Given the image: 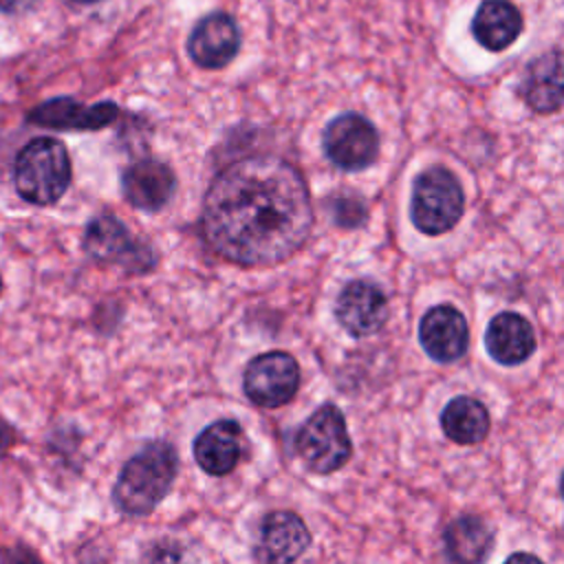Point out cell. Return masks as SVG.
Segmentation results:
<instances>
[{
	"mask_svg": "<svg viewBox=\"0 0 564 564\" xmlns=\"http://www.w3.org/2000/svg\"><path fill=\"white\" fill-rule=\"evenodd\" d=\"M176 189L174 172L154 159H141L128 165L121 174V194L123 198L141 209L156 212L165 207Z\"/></svg>",
	"mask_w": 564,
	"mask_h": 564,
	"instance_id": "14",
	"label": "cell"
},
{
	"mask_svg": "<svg viewBox=\"0 0 564 564\" xmlns=\"http://www.w3.org/2000/svg\"><path fill=\"white\" fill-rule=\"evenodd\" d=\"M0 564H42V562L26 546H7L0 553Z\"/></svg>",
	"mask_w": 564,
	"mask_h": 564,
	"instance_id": "21",
	"label": "cell"
},
{
	"mask_svg": "<svg viewBox=\"0 0 564 564\" xmlns=\"http://www.w3.org/2000/svg\"><path fill=\"white\" fill-rule=\"evenodd\" d=\"M520 95L535 112H553L562 106V64L557 51L540 55L527 66L520 79Z\"/></svg>",
	"mask_w": 564,
	"mask_h": 564,
	"instance_id": "18",
	"label": "cell"
},
{
	"mask_svg": "<svg viewBox=\"0 0 564 564\" xmlns=\"http://www.w3.org/2000/svg\"><path fill=\"white\" fill-rule=\"evenodd\" d=\"M75 2H79V4H93V2H99V0H75Z\"/></svg>",
	"mask_w": 564,
	"mask_h": 564,
	"instance_id": "25",
	"label": "cell"
},
{
	"mask_svg": "<svg viewBox=\"0 0 564 564\" xmlns=\"http://www.w3.org/2000/svg\"><path fill=\"white\" fill-rule=\"evenodd\" d=\"M37 4V0H0V13H24L29 9H33Z\"/></svg>",
	"mask_w": 564,
	"mask_h": 564,
	"instance_id": "22",
	"label": "cell"
},
{
	"mask_svg": "<svg viewBox=\"0 0 564 564\" xmlns=\"http://www.w3.org/2000/svg\"><path fill=\"white\" fill-rule=\"evenodd\" d=\"M119 108L110 101L84 106L70 97L48 99L26 112V121L51 130H99L110 126Z\"/></svg>",
	"mask_w": 564,
	"mask_h": 564,
	"instance_id": "13",
	"label": "cell"
},
{
	"mask_svg": "<svg viewBox=\"0 0 564 564\" xmlns=\"http://www.w3.org/2000/svg\"><path fill=\"white\" fill-rule=\"evenodd\" d=\"M441 427L445 436L458 445L480 443L489 432V412L482 401L460 394L447 401L441 412Z\"/></svg>",
	"mask_w": 564,
	"mask_h": 564,
	"instance_id": "20",
	"label": "cell"
},
{
	"mask_svg": "<svg viewBox=\"0 0 564 564\" xmlns=\"http://www.w3.org/2000/svg\"><path fill=\"white\" fill-rule=\"evenodd\" d=\"M522 33V15L509 0H485L471 18V35L487 51L509 48Z\"/></svg>",
	"mask_w": 564,
	"mask_h": 564,
	"instance_id": "17",
	"label": "cell"
},
{
	"mask_svg": "<svg viewBox=\"0 0 564 564\" xmlns=\"http://www.w3.org/2000/svg\"><path fill=\"white\" fill-rule=\"evenodd\" d=\"M73 178L66 145L55 137H35L20 148L13 161V185L31 205L57 203Z\"/></svg>",
	"mask_w": 564,
	"mask_h": 564,
	"instance_id": "3",
	"label": "cell"
},
{
	"mask_svg": "<svg viewBox=\"0 0 564 564\" xmlns=\"http://www.w3.org/2000/svg\"><path fill=\"white\" fill-rule=\"evenodd\" d=\"M178 469V454L167 441H150L121 467L112 500L128 516H148L170 494Z\"/></svg>",
	"mask_w": 564,
	"mask_h": 564,
	"instance_id": "2",
	"label": "cell"
},
{
	"mask_svg": "<svg viewBox=\"0 0 564 564\" xmlns=\"http://www.w3.org/2000/svg\"><path fill=\"white\" fill-rule=\"evenodd\" d=\"M505 564H544V562H542L538 555H533V553L520 551V553L509 555V557L505 560Z\"/></svg>",
	"mask_w": 564,
	"mask_h": 564,
	"instance_id": "24",
	"label": "cell"
},
{
	"mask_svg": "<svg viewBox=\"0 0 564 564\" xmlns=\"http://www.w3.org/2000/svg\"><path fill=\"white\" fill-rule=\"evenodd\" d=\"M300 388V366L293 355L271 350L253 357L242 372L247 399L260 408H280L289 403Z\"/></svg>",
	"mask_w": 564,
	"mask_h": 564,
	"instance_id": "8",
	"label": "cell"
},
{
	"mask_svg": "<svg viewBox=\"0 0 564 564\" xmlns=\"http://www.w3.org/2000/svg\"><path fill=\"white\" fill-rule=\"evenodd\" d=\"M240 48V31L231 15L209 13L196 22L187 40V53L200 68L227 66Z\"/></svg>",
	"mask_w": 564,
	"mask_h": 564,
	"instance_id": "12",
	"label": "cell"
},
{
	"mask_svg": "<svg viewBox=\"0 0 564 564\" xmlns=\"http://www.w3.org/2000/svg\"><path fill=\"white\" fill-rule=\"evenodd\" d=\"M443 546L452 564H482L494 546V531L482 518L467 513L447 524Z\"/></svg>",
	"mask_w": 564,
	"mask_h": 564,
	"instance_id": "19",
	"label": "cell"
},
{
	"mask_svg": "<svg viewBox=\"0 0 564 564\" xmlns=\"http://www.w3.org/2000/svg\"><path fill=\"white\" fill-rule=\"evenodd\" d=\"M0 293H2V275H0Z\"/></svg>",
	"mask_w": 564,
	"mask_h": 564,
	"instance_id": "26",
	"label": "cell"
},
{
	"mask_svg": "<svg viewBox=\"0 0 564 564\" xmlns=\"http://www.w3.org/2000/svg\"><path fill=\"white\" fill-rule=\"evenodd\" d=\"M13 443H15V432H13V427H11L4 419H0V456H2Z\"/></svg>",
	"mask_w": 564,
	"mask_h": 564,
	"instance_id": "23",
	"label": "cell"
},
{
	"mask_svg": "<svg viewBox=\"0 0 564 564\" xmlns=\"http://www.w3.org/2000/svg\"><path fill=\"white\" fill-rule=\"evenodd\" d=\"M485 348L489 357L502 366H518L535 350V333L520 313H498L485 330Z\"/></svg>",
	"mask_w": 564,
	"mask_h": 564,
	"instance_id": "16",
	"label": "cell"
},
{
	"mask_svg": "<svg viewBox=\"0 0 564 564\" xmlns=\"http://www.w3.org/2000/svg\"><path fill=\"white\" fill-rule=\"evenodd\" d=\"M335 317L348 335L368 337L386 324L388 297L372 280H350L337 295Z\"/></svg>",
	"mask_w": 564,
	"mask_h": 564,
	"instance_id": "10",
	"label": "cell"
},
{
	"mask_svg": "<svg viewBox=\"0 0 564 564\" xmlns=\"http://www.w3.org/2000/svg\"><path fill=\"white\" fill-rule=\"evenodd\" d=\"M192 452L203 471L227 476L242 458V427L234 419H218L196 436Z\"/></svg>",
	"mask_w": 564,
	"mask_h": 564,
	"instance_id": "15",
	"label": "cell"
},
{
	"mask_svg": "<svg viewBox=\"0 0 564 564\" xmlns=\"http://www.w3.org/2000/svg\"><path fill=\"white\" fill-rule=\"evenodd\" d=\"M419 341L434 361L452 364L460 359L469 346L465 315L452 304L432 306L419 322Z\"/></svg>",
	"mask_w": 564,
	"mask_h": 564,
	"instance_id": "11",
	"label": "cell"
},
{
	"mask_svg": "<svg viewBox=\"0 0 564 564\" xmlns=\"http://www.w3.org/2000/svg\"><path fill=\"white\" fill-rule=\"evenodd\" d=\"M295 452L315 474H333L352 456V441L344 412L335 403L317 408L295 432Z\"/></svg>",
	"mask_w": 564,
	"mask_h": 564,
	"instance_id": "5",
	"label": "cell"
},
{
	"mask_svg": "<svg viewBox=\"0 0 564 564\" xmlns=\"http://www.w3.org/2000/svg\"><path fill=\"white\" fill-rule=\"evenodd\" d=\"M84 251L99 260L119 264L128 271H150L156 262L152 249L137 240L128 227L112 214L97 216L88 223L84 231Z\"/></svg>",
	"mask_w": 564,
	"mask_h": 564,
	"instance_id": "7",
	"label": "cell"
},
{
	"mask_svg": "<svg viewBox=\"0 0 564 564\" xmlns=\"http://www.w3.org/2000/svg\"><path fill=\"white\" fill-rule=\"evenodd\" d=\"M203 236L225 260L269 267L293 256L313 225L304 178L273 154L245 156L212 181L203 203Z\"/></svg>",
	"mask_w": 564,
	"mask_h": 564,
	"instance_id": "1",
	"label": "cell"
},
{
	"mask_svg": "<svg viewBox=\"0 0 564 564\" xmlns=\"http://www.w3.org/2000/svg\"><path fill=\"white\" fill-rule=\"evenodd\" d=\"M322 148L335 167L344 172H361L377 159L379 134L366 117L344 112L330 119L324 128Z\"/></svg>",
	"mask_w": 564,
	"mask_h": 564,
	"instance_id": "6",
	"label": "cell"
},
{
	"mask_svg": "<svg viewBox=\"0 0 564 564\" xmlns=\"http://www.w3.org/2000/svg\"><path fill=\"white\" fill-rule=\"evenodd\" d=\"M465 209L458 178L441 165L416 174L410 196V218L425 236H441L456 227Z\"/></svg>",
	"mask_w": 564,
	"mask_h": 564,
	"instance_id": "4",
	"label": "cell"
},
{
	"mask_svg": "<svg viewBox=\"0 0 564 564\" xmlns=\"http://www.w3.org/2000/svg\"><path fill=\"white\" fill-rule=\"evenodd\" d=\"M311 544L304 520L293 511H271L260 520L253 557L258 564H293Z\"/></svg>",
	"mask_w": 564,
	"mask_h": 564,
	"instance_id": "9",
	"label": "cell"
}]
</instances>
